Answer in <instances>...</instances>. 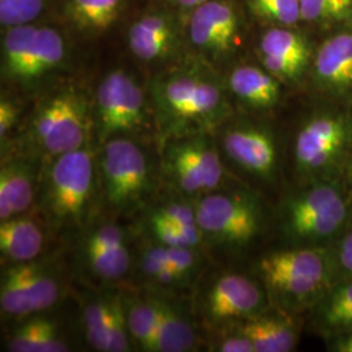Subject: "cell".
I'll list each match as a JSON object with an SVG mask.
<instances>
[{
    "label": "cell",
    "mask_w": 352,
    "mask_h": 352,
    "mask_svg": "<svg viewBox=\"0 0 352 352\" xmlns=\"http://www.w3.org/2000/svg\"><path fill=\"white\" fill-rule=\"evenodd\" d=\"M160 124L173 135H192L218 124L227 113L218 82L199 69H177L157 78L151 89Z\"/></svg>",
    "instance_id": "obj_1"
},
{
    "label": "cell",
    "mask_w": 352,
    "mask_h": 352,
    "mask_svg": "<svg viewBox=\"0 0 352 352\" xmlns=\"http://www.w3.org/2000/svg\"><path fill=\"white\" fill-rule=\"evenodd\" d=\"M265 285L291 309L315 307L334 283L331 252L324 247H299L274 252L258 264Z\"/></svg>",
    "instance_id": "obj_2"
},
{
    "label": "cell",
    "mask_w": 352,
    "mask_h": 352,
    "mask_svg": "<svg viewBox=\"0 0 352 352\" xmlns=\"http://www.w3.org/2000/svg\"><path fill=\"white\" fill-rule=\"evenodd\" d=\"M349 202L346 192L334 183L318 180L287 202L285 232L305 247H321L320 243L334 238L344 226Z\"/></svg>",
    "instance_id": "obj_3"
},
{
    "label": "cell",
    "mask_w": 352,
    "mask_h": 352,
    "mask_svg": "<svg viewBox=\"0 0 352 352\" xmlns=\"http://www.w3.org/2000/svg\"><path fill=\"white\" fill-rule=\"evenodd\" d=\"M65 39L51 26H12L1 42V74L19 84H32L63 63Z\"/></svg>",
    "instance_id": "obj_4"
},
{
    "label": "cell",
    "mask_w": 352,
    "mask_h": 352,
    "mask_svg": "<svg viewBox=\"0 0 352 352\" xmlns=\"http://www.w3.org/2000/svg\"><path fill=\"white\" fill-rule=\"evenodd\" d=\"M89 129L88 101L74 88L60 89L45 98L32 122V133L38 145L56 157L82 149Z\"/></svg>",
    "instance_id": "obj_5"
},
{
    "label": "cell",
    "mask_w": 352,
    "mask_h": 352,
    "mask_svg": "<svg viewBox=\"0 0 352 352\" xmlns=\"http://www.w3.org/2000/svg\"><path fill=\"white\" fill-rule=\"evenodd\" d=\"M352 151V119L342 113H325L309 119L299 129L294 160L302 175L325 180L349 160Z\"/></svg>",
    "instance_id": "obj_6"
},
{
    "label": "cell",
    "mask_w": 352,
    "mask_h": 352,
    "mask_svg": "<svg viewBox=\"0 0 352 352\" xmlns=\"http://www.w3.org/2000/svg\"><path fill=\"white\" fill-rule=\"evenodd\" d=\"M202 235L215 243L243 247L251 243L264 225V212L248 193H213L202 197L196 206Z\"/></svg>",
    "instance_id": "obj_7"
},
{
    "label": "cell",
    "mask_w": 352,
    "mask_h": 352,
    "mask_svg": "<svg viewBox=\"0 0 352 352\" xmlns=\"http://www.w3.org/2000/svg\"><path fill=\"white\" fill-rule=\"evenodd\" d=\"M94 166L90 151L56 157L47 180V209L55 225H80L93 190Z\"/></svg>",
    "instance_id": "obj_8"
},
{
    "label": "cell",
    "mask_w": 352,
    "mask_h": 352,
    "mask_svg": "<svg viewBox=\"0 0 352 352\" xmlns=\"http://www.w3.org/2000/svg\"><path fill=\"white\" fill-rule=\"evenodd\" d=\"M102 177L107 202L118 209H128L149 189V166L138 144L123 138H113L104 144Z\"/></svg>",
    "instance_id": "obj_9"
},
{
    "label": "cell",
    "mask_w": 352,
    "mask_h": 352,
    "mask_svg": "<svg viewBox=\"0 0 352 352\" xmlns=\"http://www.w3.org/2000/svg\"><path fill=\"white\" fill-rule=\"evenodd\" d=\"M96 119L102 140L133 132L145 120V97L123 69L110 72L102 80L96 94Z\"/></svg>",
    "instance_id": "obj_10"
},
{
    "label": "cell",
    "mask_w": 352,
    "mask_h": 352,
    "mask_svg": "<svg viewBox=\"0 0 352 352\" xmlns=\"http://www.w3.org/2000/svg\"><path fill=\"white\" fill-rule=\"evenodd\" d=\"M59 296L58 278L45 265L13 264L1 276L0 308L4 315H36L52 307Z\"/></svg>",
    "instance_id": "obj_11"
},
{
    "label": "cell",
    "mask_w": 352,
    "mask_h": 352,
    "mask_svg": "<svg viewBox=\"0 0 352 352\" xmlns=\"http://www.w3.org/2000/svg\"><path fill=\"white\" fill-rule=\"evenodd\" d=\"M166 167L176 186L189 195L210 192L223 179L221 157L202 135L171 144L166 153Z\"/></svg>",
    "instance_id": "obj_12"
},
{
    "label": "cell",
    "mask_w": 352,
    "mask_h": 352,
    "mask_svg": "<svg viewBox=\"0 0 352 352\" xmlns=\"http://www.w3.org/2000/svg\"><path fill=\"white\" fill-rule=\"evenodd\" d=\"M190 45L210 58L226 56L239 39V17L227 0H208L190 10L188 28Z\"/></svg>",
    "instance_id": "obj_13"
},
{
    "label": "cell",
    "mask_w": 352,
    "mask_h": 352,
    "mask_svg": "<svg viewBox=\"0 0 352 352\" xmlns=\"http://www.w3.org/2000/svg\"><path fill=\"white\" fill-rule=\"evenodd\" d=\"M205 309L213 322L245 321L264 312V292L248 277L227 274L209 289Z\"/></svg>",
    "instance_id": "obj_14"
},
{
    "label": "cell",
    "mask_w": 352,
    "mask_h": 352,
    "mask_svg": "<svg viewBox=\"0 0 352 352\" xmlns=\"http://www.w3.org/2000/svg\"><path fill=\"white\" fill-rule=\"evenodd\" d=\"M131 52L142 62H157L174 54L179 42L175 17L162 11H151L138 17L128 33Z\"/></svg>",
    "instance_id": "obj_15"
},
{
    "label": "cell",
    "mask_w": 352,
    "mask_h": 352,
    "mask_svg": "<svg viewBox=\"0 0 352 352\" xmlns=\"http://www.w3.org/2000/svg\"><path fill=\"white\" fill-rule=\"evenodd\" d=\"M223 148L232 162L260 177H270L277 164V148L270 133L257 126H235L227 131Z\"/></svg>",
    "instance_id": "obj_16"
},
{
    "label": "cell",
    "mask_w": 352,
    "mask_h": 352,
    "mask_svg": "<svg viewBox=\"0 0 352 352\" xmlns=\"http://www.w3.org/2000/svg\"><path fill=\"white\" fill-rule=\"evenodd\" d=\"M260 56L267 72L278 80L292 81L309 62V49L298 33L287 28H273L260 41Z\"/></svg>",
    "instance_id": "obj_17"
},
{
    "label": "cell",
    "mask_w": 352,
    "mask_h": 352,
    "mask_svg": "<svg viewBox=\"0 0 352 352\" xmlns=\"http://www.w3.org/2000/svg\"><path fill=\"white\" fill-rule=\"evenodd\" d=\"M85 256L91 272L107 280L126 276L131 265L124 234L120 227L111 223L98 227L90 234Z\"/></svg>",
    "instance_id": "obj_18"
},
{
    "label": "cell",
    "mask_w": 352,
    "mask_h": 352,
    "mask_svg": "<svg viewBox=\"0 0 352 352\" xmlns=\"http://www.w3.org/2000/svg\"><path fill=\"white\" fill-rule=\"evenodd\" d=\"M314 74L317 84L330 93L352 90V34L329 38L316 54Z\"/></svg>",
    "instance_id": "obj_19"
},
{
    "label": "cell",
    "mask_w": 352,
    "mask_h": 352,
    "mask_svg": "<svg viewBox=\"0 0 352 352\" xmlns=\"http://www.w3.org/2000/svg\"><path fill=\"white\" fill-rule=\"evenodd\" d=\"M241 333L251 340L254 352H289L299 340L298 327L286 316H254L243 322Z\"/></svg>",
    "instance_id": "obj_20"
},
{
    "label": "cell",
    "mask_w": 352,
    "mask_h": 352,
    "mask_svg": "<svg viewBox=\"0 0 352 352\" xmlns=\"http://www.w3.org/2000/svg\"><path fill=\"white\" fill-rule=\"evenodd\" d=\"M43 243L42 230L33 219L16 215L1 221L0 252L7 261L12 264L34 261L42 252Z\"/></svg>",
    "instance_id": "obj_21"
},
{
    "label": "cell",
    "mask_w": 352,
    "mask_h": 352,
    "mask_svg": "<svg viewBox=\"0 0 352 352\" xmlns=\"http://www.w3.org/2000/svg\"><path fill=\"white\" fill-rule=\"evenodd\" d=\"M228 85L240 101L253 109H270L280 96L277 77L254 65L235 68L230 75Z\"/></svg>",
    "instance_id": "obj_22"
},
{
    "label": "cell",
    "mask_w": 352,
    "mask_h": 352,
    "mask_svg": "<svg viewBox=\"0 0 352 352\" xmlns=\"http://www.w3.org/2000/svg\"><path fill=\"white\" fill-rule=\"evenodd\" d=\"M315 322L329 340L352 330V279L334 283L316 302Z\"/></svg>",
    "instance_id": "obj_23"
},
{
    "label": "cell",
    "mask_w": 352,
    "mask_h": 352,
    "mask_svg": "<svg viewBox=\"0 0 352 352\" xmlns=\"http://www.w3.org/2000/svg\"><path fill=\"white\" fill-rule=\"evenodd\" d=\"M33 168L30 164L13 161L0 171V219L20 215L33 202Z\"/></svg>",
    "instance_id": "obj_24"
},
{
    "label": "cell",
    "mask_w": 352,
    "mask_h": 352,
    "mask_svg": "<svg viewBox=\"0 0 352 352\" xmlns=\"http://www.w3.org/2000/svg\"><path fill=\"white\" fill-rule=\"evenodd\" d=\"M124 0H64V14L76 30L101 34L116 23Z\"/></svg>",
    "instance_id": "obj_25"
},
{
    "label": "cell",
    "mask_w": 352,
    "mask_h": 352,
    "mask_svg": "<svg viewBox=\"0 0 352 352\" xmlns=\"http://www.w3.org/2000/svg\"><path fill=\"white\" fill-rule=\"evenodd\" d=\"M157 315V352H187L195 349L192 325L170 302L151 298Z\"/></svg>",
    "instance_id": "obj_26"
},
{
    "label": "cell",
    "mask_w": 352,
    "mask_h": 352,
    "mask_svg": "<svg viewBox=\"0 0 352 352\" xmlns=\"http://www.w3.org/2000/svg\"><path fill=\"white\" fill-rule=\"evenodd\" d=\"M7 350L12 352H64L68 351L69 347L52 320L34 317L13 331L7 343Z\"/></svg>",
    "instance_id": "obj_27"
},
{
    "label": "cell",
    "mask_w": 352,
    "mask_h": 352,
    "mask_svg": "<svg viewBox=\"0 0 352 352\" xmlns=\"http://www.w3.org/2000/svg\"><path fill=\"white\" fill-rule=\"evenodd\" d=\"M126 327L132 340L144 351L157 352V315L151 299L124 302Z\"/></svg>",
    "instance_id": "obj_28"
},
{
    "label": "cell",
    "mask_w": 352,
    "mask_h": 352,
    "mask_svg": "<svg viewBox=\"0 0 352 352\" xmlns=\"http://www.w3.org/2000/svg\"><path fill=\"white\" fill-rule=\"evenodd\" d=\"M142 260L162 265L174 272L182 282L188 279L199 266V258L195 248L170 247L160 243L157 245L148 247L142 253Z\"/></svg>",
    "instance_id": "obj_29"
},
{
    "label": "cell",
    "mask_w": 352,
    "mask_h": 352,
    "mask_svg": "<svg viewBox=\"0 0 352 352\" xmlns=\"http://www.w3.org/2000/svg\"><path fill=\"white\" fill-rule=\"evenodd\" d=\"M126 308L120 298H107V331L104 352L129 351Z\"/></svg>",
    "instance_id": "obj_30"
},
{
    "label": "cell",
    "mask_w": 352,
    "mask_h": 352,
    "mask_svg": "<svg viewBox=\"0 0 352 352\" xmlns=\"http://www.w3.org/2000/svg\"><path fill=\"white\" fill-rule=\"evenodd\" d=\"M256 16L282 26H291L302 20L300 0H247Z\"/></svg>",
    "instance_id": "obj_31"
},
{
    "label": "cell",
    "mask_w": 352,
    "mask_h": 352,
    "mask_svg": "<svg viewBox=\"0 0 352 352\" xmlns=\"http://www.w3.org/2000/svg\"><path fill=\"white\" fill-rule=\"evenodd\" d=\"M151 234L160 244L182 248H196L201 240L200 231H188L153 213L149 218Z\"/></svg>",
    "instance_id": "obj_32"
},
{
    "label": "cell",
    "mask_w": 352,
    "mask_h": 352,
    "mask_svg": "<svg viewBox=\"0 0 352 352\" xmlns=\"http://www.w3.org/2000/svg\"><path fill=\"white\" fill-rule=\"evenodd\" d=\"M300 10L304 21H337L351 16L352 0H300Z\"/></svg>",
    "instance_id": "obj_33"
},
{
    "label": "cell",
    "mask_w": 352,
    "mask_h": 352,
    "mask_svg": "<svg viewBox=\"0 0 352 352\" xmlns=\"http://www.w3.org/2000/svg\"><path fill=\"white\" fill-rule=\"evenodd\" d=\"M46 0H0V24L3 28L33 24L43 12Z\"/></svg>",
    "instance_id": "obj_34"
},
{
    "label": "cell",
    "mask_w": 352,
    "mask_h": 352,
    "mask_svg": "<svg viewBox=\"0 0 352 352\" xmlns=\"http://www.w3.org/2000/svg\"><path fill=\"white\" fill-rule=\"evenodd\" d=\"M84 330L90 346L104 352L107 331V299L89 302L84 308Z\"/></svg>",
    "instance_id": "obj_35"
},
{
    "label": "cell",
    "mask_w": 352,
    "mask_h": 352,
    "mask_svg": "<svg viewBox=\"0 0 352 352\" xmlns=\"http://www.w3.org/2000/svg\"><path fill=\"white\" fill-rule=\"evenodd\" d=\"M331 261L336 283L352 279V227L346 231L331 251Z\"/></svg>",
    "instance_id": "obj_36"
},
{
    "label": "cell",
    "mask_w": 352,
    "mask_h": 352,
    "mask_svg": "<svg viewBox=\"0 0 352 352\" xmlns=\"http://www.w3.org/2000/svg\"><path fill=\"white\" fill-rule=\"evenodd\" d=\"M154 213L161 215L166 221L171 222L175 226L182 227L188 231H200L201 232L199 223H197L196 208L193 209L192 206L186 205V204L171 202V204H166L164 206L158 208Z\"/></svg>",
    "instance_id": "obj_37"
},
{
    "label": "cell",
    "mask_w": 352,
    "mask_h": 352,
    "mask_svg": "<svg viewBox=\"0 0 352 352\" xmlns=\"http://www.w3.org/2000/svg\"><path fill=\"white\" fill-rule=\"evenodd\" d=\"M19 118V107L11 100H1L0 102V138L4 139Z\"/></svg>",
    "instance_id": "obj_38"
},
{
    "label": "cell",
    "mask_w": 352,
    "mask_h": 352,
    "mask_svg": "<svg viewBox=\"0 0 352 352\" xmlns=\"http://www.w3.org/2000/svg\"><path fill=\"white\" fill-rule=\"evenodd\" d=\"M215 350L221 352H254L251 340L241 333L240 329L236 334L227 336L221 340Z\"/></svg>",
    "instance_id": "obj_39"
},
{
    "label": "cell",
    "mask_w": 352,
    "mask_h": 352,
    "mask_svg": "<svg viewBox=\"0 0 352 352\" xmlns=\"http://www.w3.org/2000/svg\"><path fill=\"white\" fill-rule=\"evenodd\" d=\"M327 347L330 351L352 352V330L331 338Z\"/></svg>",
    "instance_id": "obj_40"
},
{
    "label": "cell",
    "mask_w": 352,
    "mask_h": 352,
    "mask_svg": "<svg viewBox=\"0 0 352 352\" xmlns=\"http://www.w3.org/2000/svg\"><path fill=\"white\" fill-rule=\"evenodd\" d=\"M166 1H168L171 6L182 8V10H193L204 3H206L208 0H166Z\"/></svg>",
    "instance_id": "obj_41"
},
{
    "label": "cell",
    "mask_w": 352,
    "mask_h": 352,
    "mask_svg": "<svg viewBox=\"0 0 352 352\" xmlns=\"http://www.w3.org/2000/svg\"><path fill=\"white\" fill-rule=\"evenodd\" d=\"M344 192L349 197V200L352 201V154L350 155V160L346 164V188Z\"/></svg>",
    "instance_id": "obj_42"
}]
</instances>
